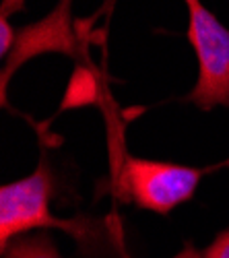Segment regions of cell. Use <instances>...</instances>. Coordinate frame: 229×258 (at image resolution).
<instances>
[{"label":"cell","instance_id":"1","mask_svg":"<svg viewBox=\"0 0 229 258\" xmlns=\"http://www.w3.org/2000/svg\"><path fill=\"white\" fill-rule=\"evenodd\" d=\"M54 192L56 178L46 157H41L29 176L0 188V252L19 235L54 227L72 235L83 256L112 254V227L87 215H79L74 219L54 217L50 211Z\"/></svg>","mask_w":229,"mask_h":258},{"label":"cell","instance_id":"2","mask_svg":"<svg viewBox=\"0 0 229 258\" xmlns=\"http://www.w3.org/2000/svg\"><path fill=\"white\" fill-rule=\"evenodd\" d=\"M211 167H188L170 161L140 159L126 155L118 169V197L136 209L170 215L176 207L194 197L200 180Z\"/></svg>","mask_w":229,"mask_h":258},{"label":"cell","instance_id":"3","mask_svg":"<svg viewBox=\"0 0 229 258\" xmlns=\"http://www.w3.org/2000/svg\"><path fill=\"white\" fill-rule=\"evenodd\" d=\"M186 7L188 41L198 62V81L186 101L204 112L229 105V29L200 0H186Z\"/></svg>","mask_w":229,"mask_h":258},{"label":"cell","instance_id":"4","mask_svg":"<svg viewBox=\"0 0 229 258\" xmlns=\"http://www.w3.org/2000/svg\"><path fill=\"white\" fill-rule=\"evenodd\" d=\"M48 52V50H62L66 54H74V39L66 27V13L56 11L48 21L33 27H27L19 35V44L13 50V56L7 60V69L3 73V89L7 87V81L11 73L19 67L25 58L37 54V52Z\"/></svg>","mask_w":229,"mask_h":258},{"label":"cell","instance_id":"5","mask_svg":"<svg viewBox=\"0 0 229 258\" xmlns=\"http://www.w3.org/2000/svg\"><path fill=\"white\" fill-rule=\"evenodd\" d=\"M3 258H64V256L58 252L56 242L52 240L50 233L39 231L15 238L3 250Z\"/></svg>","mask_w":229,"mask_h":258},{"label":"cell","instance_id":"6","mask_svg":"<svg viewBox=\"0 0 229 258\" xmlns=\"http://www.w3.org/2000/svg\"><path fill=\"white\" fill-rule=\"evenodd\" d=\"M204 258H229V227L215 235V240L209 244L204 252Z\"/></svg>","mask_w":229,"mask_h":258},{"label":"cell","instance_id":"7","mask_svg":"<svg viewBox=\"0 0 229 258\" xmlns=\"http://www.w3.org/2000/svg\"><path fill=\"white\" fill-rule=\"evenodd\" d=\"M15 41V33H13V27L9 25L7 21V15H3V21H0V54L7 56L11 52V46Z\"/></svg>","mask_w":229,"mask_h":258},{"label":"cell","instance_id":"8","mask_svg":"<svg viewBox=\"0 0 229 258\" xmlns=\"http://www.w3.org/2000/svg\"><path fill=\"white\" fill-rule=\"evenodd\" d=\"M124 258H130V256H124ZM174 258H204V254L200 250H196L194 246H184V250L178 252Z\"/></svg>","mask_w":229,"mask_h":258}]
</instances>
